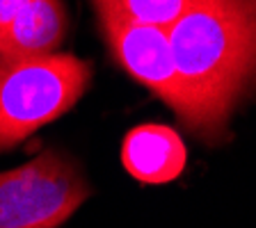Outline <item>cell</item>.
I'll return each instance as SVG.
<instances>
[{
  "mask_svg": "<svg viewBox=\"0 0 256 228\" xmlns=\"http://www.w3.org/2000/svg\"><path fill=\"white\" fill-rule=\"evenodd\" d=\"M90 80V64L66 53L0 62V153L69 112Z\"/></svg>",
  "mask_w": 256,
  "mask_h": 228,
  "instance_id": "cell-2",
  "label": "cell"
},
{
  "mask_svg": "<svg viewBox=\"0 0 256 228\" xmlns=\"http://www.w3.org/2000/svg\"><path fill=\"white\" fill-rule=\"evenodd\" d=\"M66 32V11L60 0H30L0 39V62L50 55Z\"/></svg>",
  "mask_w": 256,
  "mask_h": 228,
  "instance_id": "cell-6",
  "label": "cell"
},
{
  "mask_svg": "<svg viewBox=\"0 0 256 228\" xmlns=\"http://www.w3.org/2000/svg\"><path fill=\"white\" fill-rule=\"evenodd\" d=\"M98 23L114 62L140 85L160 96L183 123L188 101L174 64L167 27L128 21L114 14H98Z\"/></svg>",
  "mask_w": 256,
  "mask_h": 228,
  "instance_id": "cell-4",
  "label": "cell"
},
{
  "mask_svg": "<svg viewBox=\"0 0 256 228\" xmlns=\"http://www.w3.org/2000/svg\"><path fill=\"white\" fill-rule=\"evenodd\" d=\"M122 162L135 181L160 185L176 181L183 174L188 151L183 139L172 128L144 123L126 135L122 146Z\"/></svg>",
  "mask_w": 256,
  "mask_h": 228,
  "instance_id": "cell-5",
  "label": "cell"
},
{
  "mask_svg": "<svg viewBox=\"0 0 256 228\" xmlns=\"http://www.w3.org/2000/svg\"><path fill=\"white\" fill-rule=\"evenodd\" d=\"M90 197L78 167L60 151L0 174V228H60Z\"/></svg>",
  "mask_w": 256,
  "mask_h": 228,
  "instance_id": "cell-3",
  "label": "cell"
},
{
  "mask_svg": "<svg viewBox=\"0 0 256 228\" xmlns=\"http://www.w3.org/2000/svg\"><path fill=\"white\" fill-rule=\"evenodd\" d=\"M197 0H92L98 14H114L128 21L170 27Z\"/></svg>",
  "mask_w": 256,
  "mask_h": 228,
  "instance_id": "cell-7",
  "label": "cell"
},
{
  "mask_svg": "<svg viewBox=\"0 0 256 228\" xmlns=\"http://www.w3.org/2000/svg\"><path fill=\"white\" fill-rule=\"evenodd\" d=\"M167 34L186 89L183 126L218 142L231 110L256 85V0H197Z\"/></svg>",
  "mask_w": 256,
  "mask_h": 228,
  "instance_id": "cell-1",
  "label": "cell"
},
{
  "mask_svg": "<svg viewBox=\"0 0 256 228\" xmlns=\"http://www.w3.org/2000/svg\"><path fill=\"white\" fill-rule=\"evenodd\" d=\"M28 2H30V0H0V39H2L5 30L10 27V23L18 16V11H21Z\"/></svg>",
  "mask_w": 256,
  "mask_h": 228,
  "instance_id": "cell-8",
  "label": "cell"
}]
</instances>
